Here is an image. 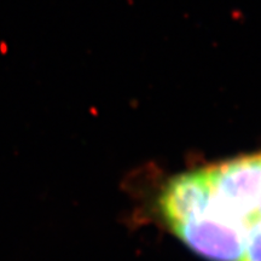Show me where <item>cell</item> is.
Listing matches in <instances>:
<instances>
[{"label":"cell","instance_id":"cell-1","mask_svg":"<svg viewBox=\"0 0 261 261\" xmlns=\"http://www.w3.org/2000/svg\"><path fill=\"white\" fill-rule=\"evenodd\" d=\"M242 261H261V220L248 230Z\"/></svg>","mask_w":261,"mask_h":261}]
</instances>
